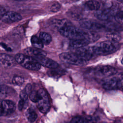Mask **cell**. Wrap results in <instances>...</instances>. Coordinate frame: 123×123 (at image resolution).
<instances>
[{"instance_id":"obj_1","label":"cell","mask_w":123,"mask_h":123,"mask_svg":"<svg viewBox=\"0 0 123 123\" xmlns=\"http://www.w3.org/2000/svg\"><path fill=\"white\" fill-rule=\"evenodd\" d=\"M59 31L62 36L71 40L86 39L91 43L97 40L99 38L96 33L85 31L72 25V24L60 28Z\"/></svg>"},{"instance_id":"obj_2","label":"cell","mask_w":123,"mask_h":123,"mask_svg":"<svg viewBox=\"0 0 123 123\" xmlns=\"http://www.w3.org/2000/svg\"><path fill=\"white\" fill-rule=\"evenodd\" d=\"M118 47L117 42L109 40L99 42L92 46L96 55H106L115 52Z\"/></svg>"},{"instance_id":"obj_3","label":"cell","mask_w":123,"mask_h":123,"mask_svg":"<svg viewBox=\"0 0 123 123\" xmlns=\"http://www.w3.org/2000/svg\"><path fill=\"white\" fill-rule=\"evenodd\" d=\"M14 59L16 62L27 69L36 71L41 68V65L37 60L26 55L18 53L15 55Z\"/></svg>"},{"instance_id":"obj_4","label":"cell","mask_w":123,"mask_h":123,"mask_svg":"<svg viewBox=\"0 0 123 123\" xmlns=\"http://www.w3.org/2000/svg\"><path fill=\"white\" fill-rule=\"evenodd\" d=\"M37 108L43 113H47L50 108L49 98L47 92L43 88L37 90V98L36 101Z\"/></svg>"},{"instance_id":"obj_5","label":"cell","mask_w":123,"mask_h":123,"mask_svg":"<svg viewBox=\"0 0 123 123\" xmlns=\"http://www.w3.org/2000/svg\"><path fill=\"white\" fill-rule=\"evenodd\" d=\"M80 25L83 28L91 31H109L108 23L103 24L97 21L85 20L81 21Z\"/></svg>"},{"instance_id":"obj_6","label":"cell","mask_w":123,"mask_h":123,"mask_svg":"<svg viewBox=\"0 0 123 123\" xmlns=\"http://www.w3.org/2000/svg\"><path fill=\"white\" fill-rule=\"evenodd\" d=\"M60 59L63 62L77 66H84L87 63V62L79 58L73 52H62L59 55Z\"/></svg>"},{"instance_id":"obj_7","label":"cell","mask_w":123,"mask_h":123,"mask_svg":"<svg viewBox=\"0 0 123 123\" xmlns=\"http://www.w3.org/2000/svg\"><path fill=\"white\" fill-rule=\"evenodd\" d=\"M72 52L76 55L81 59L86 62L97 56L93 52L92 46H86L80 49H74Z\"/></svg>"},{"instance_id":"obj_8","label":"cell","mask_w":123,"mask_h":123,"mask_svg":"<svg viewBox=\"0 0 123 123\" xmlns=\"http://www.w3.org/2000/svg\"><path fill=\"white\" fill-rule=\"evenodd\" d=\"M115 9L110 7L108 8H104L102 10H99L95 12V16L98 19L101 21H108L111 19L113 16H115L117 13Z\"/></svg>"},{"instance_id":"obj_9","label":"cell","mask_w":123,"mask_h":123,"mask_svg":"<svg viewBox=\"0 0 123 123\" xmlns=\"http://www.w3.org/2000/svg\"><path fill=\"white\" fill-rule=\"evenodd\" d=\"M16 108L15 103L11 100H0V116L10 115L13 113Z\"/></svg>"},{"instance_id":"obj_10","label":"cell","mask_w":123,"mask_h":123,"mask_svg":"<svg viewBox=\"0 0 123 123\" xmlns=\"http://www.w3.org/2000/svg\"><path fill=\"white\" fill-rule=\"evenodd\" d=\"M95 74L98 76L110 77L117 73V70L110 65H103L97 67L94 69Z\"/></svg>"},{"instance_id":"obj_11","label":"cell","mask_w":123,"mask_h":123,"mask_svg":"<svg viewBox=\"0 0 123 123\" xmlns=\"http://www.w3.org/2000/svg\"><path fill=\"white\" fill-rule=\"evenodd\" d=\"M103 87L107 90H113L119 89L122 86L121 76L113 77L103 81L102 84Z\"/></svg>"},{"instance_id":"obj_12","label":"cell","mask_w":123,"mask_h":123,"mask_svg":"<svg viewBox=\"0 0 123 123\" xmlns=\"http://www.w3.org/2000/svg\"><path fill=\"white\" fill-rule=\"evenodd\" d=\"M1 20L6 23L11 24L17 22L22 19L21 15L15 12H7L1 18Z\"/></svg>"},{"instance_id":"obj_13","label":"cell","mask_w":123,"mask_h":123,"mask_svg":"<svg viewBox=\"0 0 123 123\" xmlns=\"http://www.w3.org/2000/svg\"><path fill=\"white\" fill-rule=\"evenodd\" d=\"M15 59L12 56L3 53H0V65L6 68L12 67L15 64Z\"/></svg>"},{"instance_id":"obj_14","label":"cell","mask_w":123,"mask_h":123,"mask_svg":"<svg viewBox=\"0 0 123 123\" xmlns=\"http://www.w3.org/2000/svg\"><path fill=\"white\" fill-rule=\"evenodd\" d=\"M25 52L26 54V55L32 57L35 59L46 57L47 55V53L45 51L41 49H38L35 48H26L25 50Z\"/></svg>"},{"instance_id":"obj_15","label":"cell","mask_w":123,"mask_h":123,"mask_svg":"<svg viewBox=\"0 0 123 123\" xmlns=\"http://www.w3.org/2000/svg\"><path fill=\"white\" fill-rule=\"evenodd\" d=\"M41 65H43L45 67H46L50 69H56L59 67V64L55 61L46 58V57H41L35 59Z\"/></svg>"},{"instance_id":"obj_16","label":"cell","mask_w":123,"mask_h":123,"mask_svg":"<svg viewBox=\"0 0 123 123\" xmlns=\"http://www.w3.org/2000/svg\"><path fill=\"white\" fill-rule=\"evenodd\" d=\"M90 42L86 39H79L71 40L69 44V47L72 49H77L86 47Z\"/></svg>"},{"instance_id":"obj_17","label":"cell","mask_w":123,"mask_h":123,"mask_svg":"<svg viewBox=\"0 0 123 123\" xmlns=\"http://www.w3.org/2000/svg\"><path fill=\"white\" fill-rule=\"evenodd\" d=\"M85 6L88 10L97 11L100 10L101 3L97 0H89L85 3Z\"/></svg>"},{"instance_id":"obj_18","label":"cell","mask_w":123,"mask_h":123,"mask_svg":"<svg viewBox=\"0 0 123 123\" xmlns=\"http://www.w3.org/2000/svg\"><path fill=\"white\" fill-rule=\"evenodd\" d=\"M93 121L90 116H77L71 120V123H93Z\"/></svg>"},{"instance_id":"obj_19","label":"cell","mask_w":123,"mask_h":123,"mask_svg":"<svg viewBox=\"0 0 123 123\" xmlns=\"http://www.w3.org/2000/svg\"><path fill=\"white\" fill-rule=\"evenodd\" d=\"M39 38L43 45H48L51 41V36L46 32H41L39 35Z\"/></svg>"},{"instance_id":"obj_20","label":"cell","mask_w":123,"mask_h":123,"mask_svg":"<svg viewBox=\"0 0 123 123\" xmlns=\"http://www.w3.org/2000/svg\"><path fill=\"white\" fill-rule=\"evenodd\" d=\"M31 42L32 46L35 48L42 49L43 48V44L42 43L39 37L36 36H33L31 38Z\"/></svg>"},{"instance_id":"obj_21","label":"cell","mask_w":123,"mask_h":123,"mask_svg":"<svg viewBox=\"0 0 123 123\" xmlns=\"http://www.w3.org/2000/svg\"><path fill=\"white\" fill-rule=\"evenodd\" d=\"M26 116L29 122L30 123L34 122L37 117V115L36 112L32 109H28L26 112Z\"/></svg>"},{"instance_id":"obj_22","label":"cell","mask_w":123,"mask_h":123,"mask_svg":"<svg viewBox=\"0 0 123 123\" xmlns=\"http://www.w3.org/2000/svg\"><path fill=\"white\" fill-rule=\"evenodd\" d=\"M52 23L57 26L58 29L66 25H69L72 24L68 20L66 19H61V20H53Z\"/></svg>"},{"instance_id":"obj_23","label":"cell","mask_w":123,"mask_h":123,"mask_svg":"<svg viewBox=\"0 0 123 123\" xmlns=\"http://www.w3.org/2000/svg\"><path fill=\"white\" fill-rule=\"evenodd\" d=\"M25 82L24 78L20 76H15L13 77L12 82L13 84L17 86H21Z\"/></svg>"},{"instance_id":"obj_24","label":"cell","mask_w":123,"mask_h":123,"mask_svg":"<svg viewBox=\"0 0 123 123\" xmlns=\"http://www.w3.org/2000/svg\"><path fill=\"white\" fill-rule=\"evenodd\" d=\"M114 18L118 23L123 25V11L117 12L114 16Z\"/></svg>"},{"instance_id":"obj_25","label":"cell","mask_w":123,"mask_h":123,"mask_svg":"<svg viewBox=\"0 0 123 123\" xmlns=\"http://www.w3.org/2000/svg\"><path fill=\"white\" fill-rule=\"evenodd\" d=\"M51 76H60L61 75H62L64 74V71L63 70H56L55 69H54L53 70H51L49 72V73Z\"/></svg>"},{"instance_id":"obj_26","label":"cell","mask_w":123,"mask_h":123,"mask_svg":"<svg viewBox=\"0 0 123 123\" xmlns=\"http://www.w3.org/2000/svg\"><path fill=\"white\" fill-rule=\"evenodd\" d=\"M7 90L4 86L0 85V99H2L7 96Z\"/></svg>"},{"instance_id":"obj_27","label":"cell","mask_w":123,"mask_h":123,"mask_svg":"<svg viewBox=\"0 0 123 123\" xmlns=\"http://www.w3.org/2000/svg\"><path fill=\"white\" fill-rule=\"evenodd\" d=\"M29 98L31 101L36 103L37 98V91H32L29 95Z\"/></svg>"},{"instance_id":"obj_28","label":"cell","mask_w":123,"mask_h":123,"mask_svg":"<svg viewBox=\"0 0 123 123\" xmlns=\"http://www.w3.org/2000/svg\"><path fill=\"white\" fill-rule=\"evenodd\" d=\"M60 7H61L60 4L58 2H56L55 3H53L51 5L50 7V10L53 12H57L60 10Z\"/></svg>"},{"instance_id":"obj_29","label":"cell","mask_w":123,"mask_h":123,"mask_svg":"<svg viewBox=\"0 0 123 123\" xmlns=\"http://www.w3.org/2000/svg\"><path fill=\"white\" fill-rule=\"evenodd\" d=\"M28 94L25 92L24 90H22L20 93V99L23 100L25 102L26 100L28 98Z\"/></svg>"},{"instance_id":"obj_30","label":"cell","mask_w":123,"mask_h":123,"mask_svg":"<svg viewBox=\"0 0 123 123\" xmlns=\"http://www.w3.org/2000/svg\"><path fill=\"white\" fill-rule=\"evenodd\" d=\"M8 11V9L7 7L0 5V18L1 19V17Z\"/></svg>"},{"instance_id":"obj_31","label":"cell","mask_w":123,"mask_h":123,"mask_svg":"<svg viewBox=\"0 0 123 123\" xmlns=\"http://www.w3.org/2000/svg\"><path fill=\"white\" fill-rule=\"evenodd\" d=\"M24 90L28 94V95H29L31 93V92H32V86H31V85L30 84H27L25 86V88Z\"/></svg>"},{"instance_id":"obj_32","label":"cell","mask_w":123,"mask_h":123,"mask_svg":"<svg viewBox=\"0 0 123 123\" xmlns=\"http://www.w3.org/2000/svg\"><path fill=\"white\" fill-rule=\"evenodd\" d=\"M25 103V101H24L23 100H22L21 99H20V100L18 102V108L19 110L21 111L23 109V108L24 107Z\"/></svg>"},{"instance_id":"obj_33","label":"cell","mask_w":123,"mask_h":123,"mask_svg":"<svg viewBox=\"0 0 123 123\" xmlns=\"http://www.w3.org/2000/svg\"><path fill=\"white\" fill-rule=\"evenodd\" d=\"M121 62H122V63L123 64V58H122V61H121Z\"/></svg>"},{"instance_id":"obj_34","label":"cell","mask_w":123,"mask_h":123,"mask_svg":"<svg viewBox=\"0 0 123 123\" xmlns=\"http://www.w3.org/2000/svg\"><path fill=\"white\" fill-rule=\"evenodd\" d=\"M118 1H119V2H122V3H123V0H118Z\"/></svg>"},{"instance_id":"obj_35","label":"cell","mask_w":123,"mask_h":123,"mask_svg":"<svg viewBox=\"0 0 123 123\" xmlns=\"http://www.w3.org/2000/svg\"><path fill=\"white\" fill-rule=\"evenodd\" d=\"M122 89H123V86L122 87Z\"/></svg>"},{"instance_id":"obj_36","label":"cell","mask_w":123,"mask_h":123,"mask_svg":"<svg viewBox=\"0 0 123 123\" xmlns=\"http://www.w3.org/2000/svg\"></svg>"}]
</instances>
